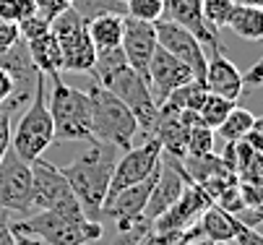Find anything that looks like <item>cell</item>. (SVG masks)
<instances>
[{
    "mask_svg": "<svg viewBox=\"0 0 263 245\" xmlns=\"http://www.w3.org/2000/svg\"><path fill=\"white\" fill-rule=\"evenodd\" d=\"M260 84H263V63H255L248 73H242V91L260 89Z\"/></svg>",
    "mask_w": 263,
    "mask_h": 245,
    "instance_id": "d590c367",
    "label": "cell"
},
{
    "mask_svg": "<svg viewBox=\"0 0 263 245\" xmlns=\"http://www.w3.org/2000/svg\"><path fill=\"white\" fill-rule=\"evenodd\" d=\"M245 6H253V8H260L263 6V0H242Z\"/></svg>",
    "mask_w": 263,
    "mask_h": 245,
    "instance_id": "60d3db41",
    "label": "cell"
},
{
    "mask_svg": "<svg viewBox=\"0 0 263 245\" xmlns=\"http://www.w3.org/2000/svg\"><path fill=\"white\" fill-rule=\"evenodd\" d=\"M63 3H65V6H70V3H73V0H63Z\"/></svg>",
    "mask_w": 263,
    "mask_h": 245,
    "instance_id": "7bdbcfd3",
    "label": "cell"
},
{
    "mask_svg": "<svg viewBox=\"0 0 263 245\" xmlns=\"http://www.w3.org/2000/svg\"><path fill=\"white\" fill-rule=\"evenodd\" d=\"M11 118L6 112H0V157H3V152L11 146Z\"/></svg>",
    "mask_w": 263,
    "mask_h": 245,
    "instance_id": "8d00e7d4",
    "label": "cell"
},
{
    "mask_svg": "<svg viewBox=\"0 0 263 245\" xmlns=\"http://www.w3.org/2000/svg\"><path fill=\"white\" fill-rule=\"evenodd\" d=\"M159 162H162V146H159V141L154 136L143 138L138 146L133 144L128 152H123V157H118L107 196L118 193L128 185H136L146 178H152V175L157 172V167H159Z\"/></svg>",
    "mask_w": 263,
    "mask_h": 245,
    "instance_id": "30bf717a",
    "label": "cell"
},
{
    "mask_svg": "<svg viewBox=\"0 0 263 245\" xmlns=\"http://www.w3.org/2000/svg\"><path fill=\"white\" fill-rule=\"evenodd\" d=\"M86 94L91 102V138L128 152L138 136V120L128 104L99 84H94Z\"/></svg>",
    "mask_w": 263,
    "mask_h": 245,
    "instance_id": "5b68a950",
    "label": "cell"
},
{
    "mask_svg": "<svg viewBox=\"0 0 263 245\" xmlns=\"http://www.w3.org/2000/svg\"><path fill=\"white\" fill-rule=\"evenodd\" d=\"M232 242L235 245H263V235H260V230H253V227H245L237 222Z\"/></svg>",
    "mask_w": 263,
    "mask_h": 245,
    "instance_id": "f546056e",
    "label": "cell"
},
{
    "mask_svg": "<svg viewBox=\"0 0 263 245\" xmlns=\"http://www.w3.org/2000/svg\"><path fill=\"white\" fill-rule=\"evenodd\" d=\"M31 164V212H60L68 217H84L60 167L36 157Z\"/></svg>",
    "mask_w": 263,
    "mask_h": 245,
    "instance_id": "52a82bcc",
    "label": "cell"
},
{
    "mask_svg": "<svg viewBox=\"0 0 263 245\" xmlns=\"http://www.w3.org/2000/svg\"><path fill=\"white\" fill-rule=\"evenodd\" d=\"M11 94H13V79H11L8 71H3V68H0V104H3Z\"/></svg>",
    "mask_w": 263,
    "mask_h": 245,
    "instance_id": "74e56055",
    "label": "cell"
},
{
    "mask_svg": "<svg viewBox=\"0 0 263 245\" xmlns=\"http://www.w3.org/2000/svg\"><path fill=\"white\" fill-rule=\"evenodd\" d=\"M214 245H235V242H214Z\"/></svg>",
    "mask_w": 263,
    "mask_h": 245,
    "instance_id": "b9f144b4",
    "label": "cell"
},
{
    "mask_svg": "<svg viewBox=\"0 0 263 245\" xmlns=\"http://www.w3.org/2000/svg\"><path fill=\"white\" fill-rule=\"evenodd\" d=\"M118 157H120L118 146L102 144V141H86V149L76 159L60 167L86 219L94 222L102 219V203L109 193V180Z\"/></svg>",
    "mask_w": 263,
    "mask_h": 245,
    "instance_id": "6da1fadb",
    "label": "cell"
},
{
    "mask_svg": "<svg viewBox=\"0 0 263 245\" xmlns=\"http://www.w3.org/2000/svg\"><path fill=\"white\" fill-rule=\"evenodd\" d=\"M120 3H128V0H120Z\"/></svg>",
    "mask_w": 263,
    "mask_h": 245,
    "instance_id": "ee69618b",
    "label": "cell"
},
{
    "mask_svg": "<svg viewBox=\"0 0 263 245\" xmlns=\"http://www.w3.org/2000/svg\"><path fill=\"white\" fill-rule=\"evenodd\" d=\"M13 232L40 237L47 245H86L104 235L102 222L86 217H68L60 212H31L18 222H11Z\"/></svg>",
    "mask_w": 263,
    "mask_h": 245,
    "instance_id": "8992f818",
    "label": "cell"
},
{
    "mask_svg": "<svg viewBox=\"0 0 263 245\" xmlns=\"http://www.w3.org/2000/svg\"><path fill=\"white\" fill-rule=\"evenodd\" d=\"M187 81H196L191 68L182 65L175 55H170L164 47L157 45L154 55H152V63H148V73H146V84H148V91H152V99L154 104H159L182 84Z\"/></svg>",
    "mask_w": 263,
    "mask_h": 245,
    "instance_id": "5bb4252c",
    "label": "cell"
},
{
    "mask_svg": "<svg viewBox=\"0 0 263 245\" xmlns=\"http://www.w3.org/2000/svg\"><path fill=\"white\" fill-rule=\"evenodd\" d=\"M26 50H29L31 63L36 65V71L45 73L47 79H52V76H58L63 71V58H60V47H58V40H55L52 29L45 31V34H40V37L29 40L26 42Z\"/></svg>",
    "mask_w": 263,
    "mask_h": 245,
    "instance_id": "ac0fdd59",
    "label": "cell"
},
{
    "mask_svg": "<svg viewBox=\"0 0 263 245\" xmlns=\"http://www.w3.org/2000/svg\"><path fill=\"white\" fill-rule=\"evenodd\" d=\"M0 209L8 214H31V164L13 146L0 157Z\"/></svg>",
    "mask_w": 263,
    "mask_h": 245,
    "instance_id": "9c48e42d",
    "label": "cell"
},
{
    "mask_svg": "<svg viewBox=\"0 0 263 245\" xmlns=\"http://www.w3.org/2000/svg\"><path fill=\"white\" fill-rule=\"evenodd\" d=\"M13 245H47V242H42L40 237H31V235H21V232H16V242Z\"/></svg>",
    "mask_w": 263,
    "mask_h": 245,
    "instance_id": "f35d334b",
    "label": "cell"
},
{
    "mask_svg": "<svg viewBox=\"0 0 263 245\" xmlns=\"http://www.w3.org/2000/svg\"><path fill=\"white\" fill-rule=\"evenodd\" d=\"M227 26L237 34V37H242L248 42H260L263 40V11L245 6V3H237Z\"/></svg>",
    "mask_w": 263,
    "mask_h": 245,
    "instance_id": "44dd1931",
    "label": "cell"
},
{
    "mask_svg": "<svg viewBox=\"0 0 263 245\" xmlns=\"http://www.w3.org/2000/svg\"><path fill=\"white\" fill-rule=\"evenodd\" d=\"M58 47H60V58H63V71L68 73H91L94 60H97V50L91 45L86 21L73 11L70 6L52 18L50 24Z\"/></svg>",
    "mask_w": 263,
    "mask_h": 245,
    "instance_id": "ba28073f",
    "label": "cell"
},
{
    "mask_svg": "<svg viewBox=\"0 0 263 245\" xmlns=\"http://www.w3.org/2000/svg\"><path fill=\"white\" fill-rule=\"evenodd\" d=\"M235 104H237L235 99H227V97H219V94L206 91V97H203V102H201V107H198L196 115H198V120L203 125H209L211 130H216L221 125V120L232 112Z\"/></svg>",
    "mask_w": 263,
    "mask_h": 245,
    "instance_id": "603a6c76",
    "label": "cell"
},
{
    "mask_svg": "<svg viewBox=\"0 0 263 245\" xmlns=\"http://www.w3.org/2000/svg\"><path fill=\"white\" fill-rule=\"evenodd\" d=\"M203 86L211 94H219V97H227V99L237 102L242 97V73L224 52H211V58L206 60Z\"/></svg>",
    "mask_w": 263,
    "mask_h": 245,
    "instance_id": "e0dca14e",
    "label": "cell"
},
{
    "mask_svg": "<svg viewBox=\"0 0 263 245\" xmlns=\"http://www.w3.org/2000/svg\"><path fill=\"white\" fill-rule=\"evenodd\" d=\"M182 245H214V242L206 240V237H193V240H187V242H182Z\"/></svg>",
    "mask_w": 263,
    "mask_h": 245,
    "instance_id": "ab89813d",
    "label": "cell"
},
{
    "mask_svg": "<svg viewBox=\"0 0 263 245\" xmlns=\"http://www.w3.org/2000/svg\"><path fill=\"white\" fill-rule=\"evenodd\" d=\"M52 91L47 97V107L55 128V141H76L86 144L91 138V102L89 94L70 86L58 76L50 79Z\"/></svg>",
    "mask_w": 263,
    "mask_h": 245,
    "instance_id": "277c9868",
    "label": "cell"
},
{
    "mask_svg": "<svg viewBox=\"0 0 263 245\" xmlns=\"http://www.w3.org/2000/svg\"><path fill=\"white\" fill-rule=\"evenodd\" d=\"M16 242V232L11 227V214L6 209H0V245H13Z\"/></svg>",
    "mask_w": 263,
    "mask_h": 245,
    "instance_id": "e575fe53",
    "label": "cell"
},
{
    "mask_svg": "<svg viewBox=\"0 0 263 245\" xmlns=\"http://www.w3.org/2000/svg\"><path fill=\"white\" fill-rule=\"evenodd\" d=\"M91 73H94V79H97L99 86L109 89L118 99H123L128 104V110L138 120V133L143 138H152L154 123H157V115H159V107H157L154 99H152L148 84L125 63L123 50L118 47V50L97 52Z\"/></svg>",
    "mask_w": 263,
    "mask_h": 245,
    "instance_id": "7a4b0ae2",
    "label": "cell"
},
{
    "mask_svg": "<svg viewBox=\"0 0 263 245\" xmlns=\"http://www.w3.org/2000/svg\"><path fill=\"white\" fill-rule=\"evenodd\" d=\"M31 13H34V0H0V16L13 24H21Z\"/></svg>",
    "mask_w": 263,
    "mask_h": 245,
    "instance_id": "83f0119b",
    "label": "cell"
},
{
    "mask_svg": "<svg viewBox=\"0 0 263 245\" xmlns=\"http://www.w3.org/2000/svg\"><path fill=\"white\" fill-rule=\"evenodd\" d=\"M157 45H159V42H157V29H154V24L136 21V18L125 16L120 50H123L125 63L133 68V71H136L143 81H146L148 63H152V55H154Z\"/></svg>",
    "mask_w": 263,
    "mask_h": 245,
    "instance_id": "9a60e30c",
    "label": "cell"
},
{
    "mask_svg": "<svg viewBox=\"0 0 263 245\" xmlns=\"http://www.w3.org/2000/svg\"><path fill=\"white\" fill-rule=\"evenodd\" d=\"M235 219L245 227H253V230H260V219H263V212L260 206H242L240 212H235Z\"/></svg>",
    "mask_w": 263,
    "mask_h": 245,
    "instance_id": "d6a6232c",
    "label": "cell"
},
{
    "mask_svg": "<svg viewBox=\"0 0 263 245\" xmlns=\"http://www.w3.org/2000/svg\"><path fill=\"white\" fill-rule=\"evenodd\" d=\"M235 227H237L235 214L224 212V209L216 206V203H211L206 212L201 214V219H198L201 237H206V240H211V242H232Z\"/></svg>",
    "mask_w": 263,
    "mask_h": 245,
    "instance_id": "ffe728a7",
    "label": "cell"
},
{
    "mask_svg": "<svg viewBox=\"0 0 263 245\" xmlns=\"http://www.w3.org/2000/svg\"><path fill=\"white\" fill-rule=\"evenodd\" d=\"M52 141H55V128H52V118L47 107V76L40 73L34 84L31 102L21 110L16 128L11 130V146L21 159L34 162L36 157H42L47 152Z\"/></svg>",
    "mask_w": 263,
    "mask_h": 245,
    "instance_id": "3957f363",
    "label": "cell"
},
{
    "mask_svg": "<svg viewBox=\"0 0 263 245\" xmlns=\"http://www.w3.org/2000/svg\"><path fill=\"white\" fill-rule=\"evenodd\" d=\"M242 141L250 146V149H255V152H260L263 154V123H260V118L253 123V128L242 136Z\"/></svg>",
    "mask_w": 263,
    "mask_h": 245,
    "instance_id": "836d02e7",
    "label": "cell"
},
{
    "mask_svg": "<svg viewBox=\"0 0 263 245\" xmlns=\"http://www.w3.org/2000/svg\"><path fill=\"white\" fill-rule=\"evenodd\" d=\"M211 203L214 201L209 198V193L198 183H193L191 178H187L180 198L167 209L159 219H154L152 230H157V232H182L187 227H193Z\"/></svg>",
    "mask_w": 263,
    "mask_h": 245,
    "instance_id": "7c38bea8",
    "label": "cell"
},
{
    "mask_svg": "<svg viewBox=\"0 0 263 245\" xmlns=\"http://www.w3.org/2000/svg\"><path fill=\"white\" fill-rule=\"evenodd\" d=\"M235 6H237V0H201V13H203L206 24L219 31L221 26L230 24Z\"/></svg>",
    "mask_w": 263,
    "mask_h": 245,
    "instance_id": "484cf974",
    "label": "cell"
},
{
    "mask_svg": "<svg viewBox=\"0 0 263 245\" xmlns=\"http://www.w3.org/2000/svg\"><path fill=\"white\" fill-rule=\"evenodd\" d=\"M185 180H187V172H185L182 162L162 154L157 183H154L152 193H148V201H146V209H143V219L148 224H154V219H159L167 209L180 198V193L185 188Z\"/></svg>",
    "mask_w": 263,
    "mask_h": 245,
    "instance_id": "4fadbf2b",
    "label": "cell"
},
{
    "mask_svg": "<svg viewBox=\"0 0 263 245\" xmlns=\"http://www.w3.org/2000/svg\"><path fill=\"white\" fill-rule=\"evenodd\" d=\"M154 29H157V42H159V47H164V50H167L170 55H175L182 65H187V68H191V73H193V79L203 84L206 60H209L203 45H201L187 29H182V26L167 21V18H159V21L154 24Z\"/></svg>",
    "mask_w": 263,
    "mask_h": 245,
    "instance_id": "8fae6325",
    "label": "cell"
},
{
    "mask_svg": "<svg viewBox=\"0 0 263 245\" xmlns=\"http://www.w3.org/2000/svg\"><path fill=\"white\" fill-rule=\"evenodd\" d=\"M237 191L242 198V206H260L263 203V185H253V183H240L237 180Z\"/></svg>",
    "mask_w": 263,
    "mask_h": 245,
    "instance_id": "1f68e13d",
    "label": "cell"
},
{
    "mask_svg": "<svg viewBox=\"0 0 263 245\" xmlns=\"http://www.w3.org/2000/svg\"><path fill=\"white\" fill-rule=\"evenodd\" d=\"M206 97V86L201 81H187L182 86H177L159 107H167V110H175V112H182V110H191V112H198L201 102Z\"/></svg>",
    "mask_w": 263,
    "mask_h": 245,
    "instance_id": "7402d4cb",
    "label": "cell"
},
{
    "mask_svg": "<svg viewBox=\"0 0 263 245\" xmlns=\"http://www.w3.org/2000/svg\"><path fill=\"white\" fill-rule=\"evenodd\" d=\"M123 13H102L91 21H86L89 37L97 52H107V50H118L123 42Z\"/></svg>",
    "mask_w": 263,
    "mask_h": 245,
    "instance_id": "d6986e66",
    "label": "cell"
},
{
    "mask_svg": "<svg viewBox=\"0 0 263 245\" xmlns=\"http://www.w3.org/2000/svg\"><path fill=\"white\" fill-rule=\"evenodd\" d=\"M16 42H18V24H13V21L0 16V52L8 50Z\"/></svg>",
    "mask_w": 263,
    "mask_h": 245,
    "instance_id": "4dcf8cb0",
    "label": "cell"
},
{
    "mask_svg": "<svg viewBox=\"0 0 263 245\" xmlns=\"http://www.w3.org/2000/svg\"><path fill=\"white\" fill-rule=\"evenodd\" d=\"M45 31H50V21H45L42 16L31 13L29 18H24V21L18 24V40L29 42V40L40 37V34H45Z\"/></svg>",
    "mask_w": 263,
    "mask_h": 245,
    "instance_id": "f1b7e54d",
    "label": "cell"
},
{
    "mask_svg": "<svg viewBox=\"0 0 263 245\" xmlns=\"http://www.w3.org/2000/svg\"><path fill=\"white\" fill-rule=\"evenodd\" d=\"M255 120H258V118H255L248 107H240V104H235L232 112L221 120V125H219L214 133H219L224 141H240V138L253 128Z\"/></svg>",
    "mask_w": 263,
    "mask_h": 245,
    "instance_id": "cb8c5ba5",
    "label": "cell"
},
{
    "mask_svg": "<svg viewBox=\"0 0 263 245\" xmlns=\"http://www.w3.org/2000/svg\"><path fill=\"white\" fill-rule=\"evenodd\" d=\"M162 18L187 29L201 45H209L211 52H221L219 31L206 24V18L201 13V0H164V16Z\"/></svg>",
    "mask_w": 263,
    "mask_h": 245,
    "instance_id": "2e32d148",
    "label": "cell"
},
{
    "mask_svg": "<svg viewBox=\"0 0 263 245\" xmlns=\"http://www.w3.org/2000/svg\"><path fill=\"white\" fill-rule=\"evenodd\" d=\"M125 16L136 21H146V24H157L164 16V0H128Z\"/></svg>",
    "mask_w": 263,
    "mask_h": 245,
    "instance_id": "4316f807",
    "label": "cell"
},
{
    "mask_svg": "<svg viewBox=\"0 0 263 245\" xmlns=\"http://www.w3.org/2000/svg\"><path fill=\"white\" fill-rule=\"evenodd\" d=\"M70 8L84 21H91L102 13H123L125 16V3H120V0H73Z\"/></svg>",
    "mask_w": 263,
    "mask_h": 245,
    "instance_id": "d4e9b609",
    "label": "cell"
}]
</instances>
